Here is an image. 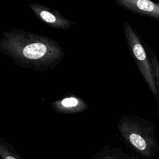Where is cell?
I'll use <instances>...</instances> for the list:
<instances>
[{
	"mask_svg": "<svg viewBox=\"0 0 159 159\" xmlns=\"http://www.w3.org/2000/svg\"><path fill=\"white\" fill-rule=\"evenodd\" d=\"M86 159H130L120 147L106 145L92 157Z\"/></svg>",
	"mask_w": 159,
	"mask_h": 159,
	"instance_id": "obj_7",
	"label": "cell"
},
{
	"mask_svg": "<svg viewBox=\"0 0 159 159\" xmlns=\"http://www.w3.org/2000/svg\"><path fill=\"white\" fill-rule=\"evenodd\" d=\"M28 6L35 17L46 25L58 30H68L76 22L67 19L57 9L39 3H29Z\"/></svg>",
	"mask_w": 159,
	"mask_h": 159,
	"instance_id": "obj_4",
	"label": "cell"
},
{
	"mask_svg": "<svg viewBox=\"0 0 159 159\" xmlns=\"http://www.w3.org/2000/svg\"><path fill=\"white\" fill-rule=\"evenodd\" d=\"M152 126L151 122L138 115H123L117 124L124 141L140 152L144 151L147 147L148 134Z\"/></svg>",
	"mask_w": 159,
	"mask_h": 159,
	"instance_id": "obj_3",
	"label": "cell"
},
{
	"mask_svg": "<svg viewBox=\"0 0 159 159\" xmlns=\"http://www.w3.org/2000/svg\"><path fill=\"white\" fill-rule=\"evenodd\" d=\"M0 51L19 67L39 72L54 69L65 57L57 40L16 28L2 33Z\"/></svg>",
	"mask_w": 159,
	"mask_h": 159,
	"instance_id": "obj_1",
	"label": "cell"
},
{
	"mask_svg": "<svg viewBox=\"0 0 159 159\" xmlns=\"http://www.w3.org/2000/svg\"><path fill=\"white\" fill-rule=\"evenodd\" d=\"M120 7L142 16L159 20V2L149 0H114Z\"/></svg>",
	"mask_w": 159,
	"mask_h": 159,
	"instance_id": "obj_5",
	"label": "cell"
},
{
	"mask_svg": "<svg viewBox=\"0 0 159 159\" xmlns=\"http://www.w3.org/2000/svg\"><path fill=\"white\" fill-rule=\"evenodd\" d=\"M142 42L147 51L149 59L151 61L152 68L154 71L156 81H157L158 93H159V59L158 58V56L155 53V52L143 40H142Z\"/></svg>",
	"mask_w": 159,
	"mask_h": 159,
	"instance_id": "obj_9",
	"label": "cell"
},
{
	"mask_svg": "<svg viewBox=\"0 0 159 159\" xmlns=\"http://www.w3.org/2000/svg\"><path fill=\"white\" fill-rule=\"evenodd\" d=\"M53 110L62 114H77L88 109V104L80 97L69 94L51 102Z\"/></svg>",
	"mask_w": 159,
	"mask_h": 159,
	"instance_id": "obj_6",
	"label": "cell"
},
{
	"mask_svg": "<svg viewBox=\"0 0 159 159\" xmlns=\"http://www.w3.org/2000/svg\"><path fill=\"white\" fill-rule=\"evenodd\" d=\"M0 157L1 159H24L16 148L4 139H0Z\"/></svg>",
	"mask_w": 159,
	"mask_h": 159,
	"instance_id": "obj_8",
	"label": "cell"
},
{
	"mask_svg": "<svg viewBox=\"0 0 159 159\" xmlns=\"http://www.w3.org/2000/svg\"><path fill=\"white\" fill-rule=\"evenodd\" d=\"M122 27L130 55L155 99L159 115V93L152 65L142 39L128 22L124 21Z\"/></svg>",
	"mask_w": 159,
	"mask_h": 159,
	"instance_id": "obj_2",
	"label": "cell"
}]
</instances>
